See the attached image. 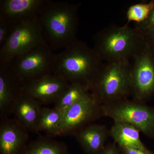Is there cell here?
<instances>
[{"instance_id":"cb8c5ba5","label":"cell","mask_w":154,"mask_h":154,"mask_svg":"<svg viewBox=\"0 0 154 154\" xmlns=\"http://www.w3.org/2000/svg\"><path fill=\"white\" fill-rule=\"evenodd\" d=\"M115 142L108 144L99 154H122L120 149Z\"/></svg>"},{"instance_id":"603a6c76","label":"cell","mask_w":154,"mask_h":154,"mask_svg":"<svg viewBox=\"0 0 154 154\" xmlns=\"http://www.w3.org/2000/svg\"><path fill=\"white\" fill-rule=\"evenodd\" d=\"M122 154H152L151 152L146 149L136 148L128 146H118Z\"/></svg>"},{"instance_id":"9c48e42d","label":"cell","mask_w":154,"mask_h":154,"mask_svg":"<svg viewBox=\"0 0 154 154\" xmlns=\"http://www.w3.org/2000/svg\"><path fill=\"white\" fill-rule=\"evenodd\" d=\"M102 116V105L90 94L63 112L58 136L74 135Z\"/></svg>"},{"instance_id":"d6986e66","label":"cell","mask_w":154,"mask_h":154,"mask_svg":"<svg viewBox=\"0 0 154 154\" xmlns=\"http://www.w3.org/2000/svg\"><path fill=\"white\" fill-rule=\"evenodd\" d=\"M63 112L55 107H42L37 132L44 131L48 136L57 137Z\"/></svg>"},{"instance_id":"5bb4252c","label":"cell","mask_w":154,"mask_h":154,"mask_svg":"<svg viewBox=\"0 0 154 154\" xmlns=\"http://www.w3.org/2000/svg\"><path fill=\"white\" fill-rule=\"evenodd\" d=\"M36 99L22 91L14 106V119L23 125L28 131L37 133V127L42 107Z\"/></svg>"},{"instance_id":"44dd1931","label":"cell","mask_w":154,"mask_h":154,"mask_svg":"<svg viewBox=\"0 0 154 154\" xmlns=\"http://www.w3.org/2000/svg\"><path fill=\"white\" fill-rule=\"evenodd\" d=\"M134 28L154 49V8L148 18L143 22L136 24Z\"/></svg>"},{"instance_id":"7c38bea8","label":"cell","mask_w":154,"mask_h":154,"mask_svg":"<svg viewBox=\"0 0 154 154\" xmlns=\"http://www.w3.org/2000/svg\"><path fill=\"white\" fill-rule=\"evenodd\" d=\"M22 86L8 66L0 65V116L8 118L17 99L22 93Z\"/></svg>"},{"instance_id":"ffe728a7","label":"cell","mask_w":154,"mask_h":154,"mask_svg":"<svg viewBox=\"0 0 154 154\" xmlns=\"http://www.w3.org/2000/svg\"><path fill=\"white\" fill-rule=\"evenodd\" d=\"M154 8V1L131 6L127 11V22L126 25H128L131 22H134L136 24L143 22L149 17Z\"/></svg>"},{"instance_id":"7402d4cb","label":"cell","mask_w":154,"mask_h":154,"mask_svg":"<svg viewBox=\"0 0 154 154\" xmlns=\"http://www.w3.org/2000/svg\"><path fill=\"white\" fill-rule=\"evenodd\" d=\"M15 25L0 18V48L3 47L7 42Z\"/></svg>"},{"instance_id":"ba28073f","label":"cell","mask_w":154,"mask_h":154,"mask_svg":"<svg viewBox=\"0 0 154 154\" xmlns=\"http://www.w3.org/2000/svg\"><path fill=\"white\" fill-rule=\"evenodd\" d=\"M131 64L133 100L143 102L154 93V49L146 43Z\"/></svg>"},{"instance_id":"7a4b0ae2","label":"cell","mask_w":154,"mask_h":154,"mask_svg":"<svg viewBox=\"0 0 154 154\" xmlns=\"http://www.w3.org/2000/svg\"><path fill=\"white\" fill-rule=\"evenodd\" d=\"M104 63L94 48L77 40L54 54L53 73L69 84H81L90 91Z\"/></svg>"},{"instance_id":"52a82bcc","label":"cell","mask_w":154,"mask_h":154,"mask_svg":"<svg viewBox=\"0 0 154 154\" xmlns=\"http://www.w3.org/2000/svg\"><path fill=\"white\" fill-rule=\"evenodd\" d=\"M102 116L109 117L114 122L130 123L146 136L154 137V108L143 102L125 99L102 105Z\"/></svg>"},{"instance_id":"277c9868","label":"cell","mask_w":154,"mask_h":154,"mask_svg":"<svg viewBox=\"0 0 154 154\" xmlns=\"http://www.w3.org/2000/svg\"><path fill=\"white\" fill-rule=\"evenodd\" d=\"M131 91V64L130 61H120L104 63L90 91L104 105L128 99Z\"/></svg>"},{"instance_id":"5b68a950","label":"cell","mask_w":154,"mask_h":154,"mask_svg":"<svg viewBox=\"0 0 154 154\" xmlns=\"http://www.w3.org/2000/svg\"><path fill=\"white\" fill-rule=\"evenodd\" d=\"M45 42L37 16L18 22L5 44L0 48V65L9 66L17 56Z\"/></svg>"},{"instance_id":"e0dca14e","label":"cell","mask_w":154,"mask_h":154,"mask_svg":"<svg viewBox=\"0 0 154 154\" xmlns=\"http://www.w3.org/2000/svg\"><path fill=\"white\" fill-rule=\"evenodd\" d=\"M21 154H69L66 145L51 137L42 136L27 144Z\"/></svg>"},{"instance_id":"8992f818","label":"cell","mask_w":154,"mask_h":154,"mask_svg":"<svg viewBox=\"0 0 154 154\" xmlns=\"http://www.w3.org/2000/svg\"><path fill=\"white\" fill-rule=\"evenodd\" d=\"M54 55L53 50L45 42L17 56L8 66L22 85L52 73Z\"/></svg>"},{"instance_id":"30bf717a","label":"cell","mask_w":154,"mask_h":154,"mask_svg":"<svg viewBox=\"0 0 154 154\" xmlns=\"http://www.w3.org/2000/svg\"><path fill=\"white\" fill-rule=\"evenodd\" d=\"M69 85L62 78L52 73L31 80L22 86L24 93L42 105L55 103Z\"/></svg>"},{"instance_id":"ac0fdd59","label":"cell","mask_w":154,"mask_h":154,"mask_svg":"<svg viewBox=\"0 0 154 154\" xmlns=\"http://www.w3.org/2000/svg\"><path fill=\"white\" fill-rule=\"evenodd\" d=\"M85 86L78 84H70L69 85L54 103L55 108L62 112L73 106L91 94Z\"/></svg>"},{"instance_id":"9a60e30c","label":"cell","mask_w":154,"mask_h":154,"mask_svg":"<svg viewBox=\"0 0 154 154\" xmlns=\"http://www.w3.org/2000/svg\"><path fill=\"white\" fill-rule=\"evenodd\" d=\"M74 135L86 153L99 154L106 146L110 131L105 125L91 124L80 130Z\"/></svg>"},{"instance_id":"4fadbf2b","label":"cell","mask_w":154,"mask_h":154,"mask_svg":"<svg viewBox=\"0 0 154 154\" xmlns=\"http://www.w3.org/2000/svg\"><path fill=\"white\" fill-rule=\"evenodd\" d=\"M47 0H1L0 18L13 24L37 17Z\"/></svg>"},{"instance_id":"6da1fadb","label":"cell","mask_w":154,"mask_h":154,"mask_svg":"<svg viewBox=\"0 0 154 154\" xmlns=\"http://www.w3.org/2000/svg\"><path fill=\"white\" fill-rule=\"evenodd\" d=\"M80 5L47 0L38 13L45 41L53 50L65 49L78 40Z\"/></svg>"},{"instance_id":"3957f363","label":"cell","mask_w":154,"mask_h":154,"mask_svg":"<svg viewBox=\"0 0 154 154\" xmlns=\"http://www.w3.org/2000/svg\"><path fill=\"white\" fill-rule=\"evenodd\" d=\"M94 47L103 61H130L145 46L143 36L128 25L110 26L94 36Z\"/></svg>"},{"instance_id":"8fae6325","label":"cell","mask_w":154,"mask_h":154,"mask_svg":"<svg viewBox=\"0 0 154 154\" xmlns=\"http://www.w3.org/2000/svg\"><path fill=\"white\" fill-rule=\"evenodd\" d=\"M28 131L14 119H1L0 154H21L28 143Z\"/></svg>"},{"instance_id":"2e32d148","label":"cell","mask_w":154,"mask_h":154,"mask_svg":"<svg viewBox=\"0 0 154 154\" xmlns=\"http://www.w3.org/2000/svg\"><path fill=\"white\" fill-rule=\"evenodd\" d=\"M109 131L110 136L118 146L147 149L141 140L140 131L132 125L122 122H114Z\"/></svg>"}]
</instances>
